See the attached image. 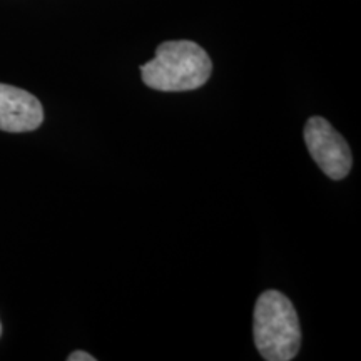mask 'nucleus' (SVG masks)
Segmentation results:
<instances>
[{
	"label": "nucleus",
	"mask_w": 361,
	"mask_h": 361,
	"mask_svg": "<svg viewBox=\"0 0 361 361\" xmlns=\"http://www.w3.org/2000/svg\"><path fill=\"white\" fill-rule=\"evenodd\" d=\"M0 335H2V324H0Z\"/></svg>",
	"instance_id": "423d86ee"
},
{
	"label": "nucleus",
	"mask_w": 361,
	"mask_h": 361,
	"mask_svg": "<svg viewBox=\"0 0 361 361\" xmlns=\"http://www.w3.org/2000/svg\"><path fill=\"white\" fill-rule=\"evenodd\" d=\"M67 360L69 361H94L96 358L94 356H90L89 353H85V351H74V353H71L67 356Z\"/></svg>",
	"instance_id": "39448f33"
},
{
	"label": "nucleus",
	"mask_w": 361,
	"mask_h": 361,
	"mask_svg": "<svg viewBox=\"0 0 361 361\" xmlns=\"http://www.w3.org/2000/svg\"><path fill=\"white\" fill-rule=\"evenodd\" d=\"M42 121L44 109L37 97L24 89L0 84V130L29 133Z\"/></svg>",
	"instance_id": "20e7f679"
},
{
	"label": "nucleus",
	"mask_w": 361,
	"mask_h": 361,
	"mask_svg": "<svg viewBox=\"0 0 361 361\" xmlns=\"http://www.w3.org/2000/svg\"><path fill=\"white\" fill-rule=\"evenodd\" d=\"M213 64L204 49L191 40H169L157 47L156 57L141 67L147 87L162 92H184L204 85Z\"/></svg>",
	"instance_id": "f257e3e1"
},
{
	"label": "nucleus",
	"mask_w": 361,
	"mask_h": 361,
	"mask_svg": "<svg viewBox=\"0 0 361 361\" xmlns=\"http://www.w3.org/2000/svg\"><path fill=\"white\" fill-rule=\"evenodd\" d=\"M305 142L311 157L328 178H346L353 166L348 142L323 117H311L305 126Z\"/></svg>",
	"instance_id": "7ed1b4c3"
},
{
	"label": "nucleus",
	"mask_w": 361,
	"mask_h": 361,
	"mask_svg": "<svg viewBox=\"0 0 361 361\" xmlns=\"http://www.w3.org/2000/svg\"><path fill=\"white\" fill-rule=\"evenodd\" d=\"M255 345L268 361H290L301 346V326L295 306L283 293L268 290L255 306Z\"/></svg>",
	"instance_id": "f03ea898"
}]
</instances>
